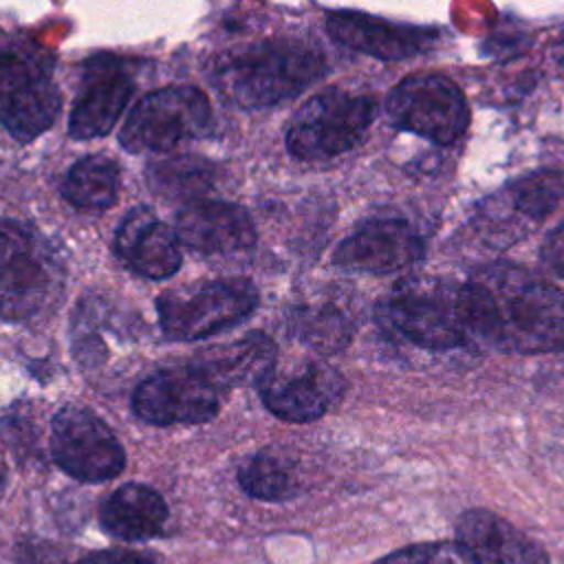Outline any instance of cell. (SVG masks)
<instances>
[{"label":"cell","instance_id":"6","mask_svg":"<svg viewBox=\"0 0 564 564\" xmlns=\"http://www.w3.org/2000/svg\"><path fill=\"white\" fill-rule=\"evenodd\" d=\"M386 115L394 128L438 145L458 141L469 126L465 95L438 73H416L401 79L386 99Z\"/></svg>","mask_w":564,"mask_h":564},{"label":"cell","instance_id":"16","mask_svg":"<svg viewBox=\"0 0 564 564\" xmlns=\"http://www.w3.org/2000/svg\"><path fill=\"white\" fill-rule=\"evenodd\" d=\"M456 542L476 564H551L540 542L489 509H467L456 522Z\"/></svg>","mask_w":564,"mask_h":564},{"label":"cell","instance_id":"18","mask_svg":"<svg viewBox=\"0 0 564 564\" xmlns=\"http://www.w3.org/2000/svg\"><path fill=\"white\" fill-rule=\"evenodd\" d=\"M117 256L139 275L165 280L181 267V240L154 212L134 207L115 234Z\"/></svg>","mask_w":564,"mask_h":564},{"label":"cell","instance_id":"22","mask_svg":"<svg viewBox=\"0 0 564 564\" xmlns=\"http://www.w3.org/2000/svg\"><path fill=\"white\" fill-rule=\"evenodd\" d=\"M240 487L258 500L280 502L297 491L293 463L278 449H262L245 458L238 467Z\"/></svg>","mask_w":564,"mask_h":564},{"label":"cell","instance_id":"3","mask_svg":"<svg viewBox=\"0 0 564 564\" xmlns=\"http://www.w3.org/2000/svg\"><path fill=\"white\" fill-rule=\"evenodd\" d=\"M258 306V291L245 278L178 286L156 300L163 333L176 341L216 335L247 319Z\"/></svg>","mask_w":564,"mask_h":564},{"label":"cell","instance_id":"19","mask_svg":"<svg viewBox=\"0 0 564 564\" xmlns=\"http://www.w3.org/2000/svg\"><path fill=\"white\" fill-rule=\"evenodd\" d=\"M192 366L218 390L247 383L258 386L275 366V344L264 333H247L240 339L203 350Z\"/></svg>","mask_w":564,"mask_h":564},{"label":"cell","instance_id":"10","mask_svg":"<svg viewBox=\"0 0 564 564\" xmlns=\"http://www.w3.org/2000/svg\"><path fill=\"white\" fill-rule=\"evenodd\" d=\"M55 286L51 260L18 220L0 218V317L24 322L40 313Z\"/></svg>","mask_w":564,"mask_h":564},{"label":"cell","instance_id":"21","mask_svg":"<svg viewBox=\"0 0 564 564\" xmlns=\"http://www.w3.org/2000/svg\"><path fill=\"white\" fill-rule=\"evenodd\" d=\"M64 198L82 212H104L119 196V167L101 154L79 159L62 185Z\"/></svg>","mask_w":564,"mask_h":564},{"label":"cell","instance_id":"17","mask_svg":"<svg viewBox=\"0 0 564 564\" xmlns=\"http://www.w3.org/2000/svg\"><path fill=\"white\" fill-rule=\"evenodd\" d=\"M326 31L335 42L383 62L414 57L434 42L432 31L394 24L357 11L328 13Z\"/></svg>","mask_w":564,"mask_h":564},{"label":"cell","instance_id":"29","mask_svg":"<svg viewBox=\"0 0 564 564\" xmlns=\"http://www.w3.org/2000/svg\"><path fill=\"white\" fill-rule=\"evenodd\" d=\"M553 57L557 62V66L564 70V35L557 40V44L553 46Z\"/></svg>","mask_w":564,"mask_h":564},{"label":"cell","instance_id":"8","mask_svg":"<svg viewBox=\"0 0 564 564\" xmlns=\"http://www.w3.org/2000/svg\"><path fill=\"white\" fill-rule=\"evenodd\" d=\"M381 328L427 350H452L469 341L458 304V289L430 291L403 284L377 304Z\"/></svg>","mask_w":564,"mask_h":564},{"label":"cell","instance_id":"4","mask_svg":"<svg viewBox=\"0 0 564 564\" xmlns=\"http://www.w3.org/2000/svg\"><path fill=\"white\" fill-rule=\"evenodd\" d=\"M375 119V99L341 88L311 97L291 119L286 148L295 159L324 161L359 145Z\"/></svg>","mask_w":564,"mask_h":564},{"label":"cell","instance_id":"30","mask_svg":"<svg viewBox=\"0 0 564 564\" xmlns=\"http://www.w3.org/2000/svg\"><path fill=\"white\" fill-rule=\"evenodd\" d=\"M2 480H4V469H2V463H0V487H2Z\"/></svg>","mask_w":564,"mask_h":564},{"label":"cell","instance_id":"26","mask_svg":"<svg viewBox=\"0 0 564 564\" xmlns=\"http://www.w3.org/2000/svg\"><path fill=\"white\" fill-rule=\"evenodd\" d=\"M15 557L20 564H77L73 549L42 538H26L18 542Z\"/></svg>","mask_w":564,"mask_h":564},{"label":"cell","instance_id":"25","mask_svg":"<svg viewBox=\"0 0 564 564\" xmlns=\"http://www.w3.org/2000/svg\"><path fill=\"white\" fill-rule=\"evenodd\" d=\"M375 564H476L460 542H421L392 551Z\"/></svg>","mask_w":564,"mask_h":564},{"label":"cell","instance_id":"1","mask_svg":"<svg viewBox=\"0 0 564 564\" xmlns=\"http://www.w3.org/2000/svg\"><path fill=\"white\" fill-rule=\"evenodd\" d=\"M458 304L469 339L518 355L564 350V293L522 267H482L458 286Z\"/></svg>","mask_w":564,"mask_h":564},{"label":"cell","instance_id":"14","mask_svg":"<svg viewBox=\"0 0 564 564\" xmlns=\"http://www.w3.org/2000/svg\"><path fill=\"white\" fill-rule=\"evenodd\" d=\"M132 77L115 57H95L86 64L84 79L68 119L73 139L106 137L132 95Z\"/></svg>","mask_w":564,"mask_h":564},{"label":"cell","instance_id":"27","mask_svg":"<svg viewBox=\"0 0 564 564\" xmlns=\"http://www.w3.org/2000/svg\"><path fill=\"white\" fill-rule=\"evenodd\" d=\"M542 260L544 264L564 278V223H560L542 245Z\"/></svg>","mask_w":564,"mask_h":564},{"label":"cell","instance_id":"15","mask_svg":"<svg viewBox=\"0 0 564 564\" xmlns=\"http://www.w3.org/2000/svg\"><path fill=\"white\" fill-rule=\"evenodd\" d=\"M181 245L205 256H229L256 245L251 216L236 203L194 200L176 218L174 227Z\"/></svg>","mask_w":564,"mask_h":564},{"label":"cell","instance_id":"12","mask_svg":"<svg viewBox=\"0 0 564 564\" xmlns=\"http://www.w3.org/2000/svg\"><path fill=\"white\" fill-rule=\"evenodd\" d=\"M346 390L344 377L324 364L300 368L273 366L258 383L267 410L289 423H311L324 416Z\"/></svg>","mask_w":564,"mask_h":564},{"label":"cell","instance_id":"23","mask_svg":"<svg viewBox=\"0 0 564 564\" xmlns=\"http://www.w3.org/2000/svg\"><path fill=\"white\" fill-rule=\"evenodd\" d=\"M212 165L194 156H172L148 167V185L156 196L194 203L212 189Z\"/></svg>","mask_w":564,"mask_h":564},{"label":"cell","instance_id":"2","mask_svg":"<svg viewBox=\"0 0 564 564\" xmlns=\"http://www.w3.org/2000/svg\"><path fill=\"white\" fill-rule=\"evenodd\" d=\"M326 73L324 55L300 40H267L229 55L218 88L242 108H267L306 90Z\"/></svg>","mask_w":564,"mask_h":564},{"label":"cell","instance_id":"11","mask_svg":"<svg viewBox=\"0 0 564 564\" xmlns=\"http://www.w3.org/2000/svg\"><path fill=\"white\" fill-rule=\"evenodd\" d=\"M134 414L150 425H200L220 410V390L194 366L163 368L132 394Z\"/></svg>","mask_w":564,"mask_h":564},{"label":"cell","instance_id":"9","mask_svg":"<svg viewBox=\"0 0 564 564\" xmlns=\"http://www.w3.org/2000/svg\"><path fill=\"white\" fill-rule=\"evenodd\" d=\"M55 465L82 482H101L121 474L126 454L108 423L93 410L66 405L51 421Z\"/></svg>","mask_w":564,"mask_h":564},{"label":"cell","instance_id":"7","mask_svg":"<svg viewBox=\"0 0 564 564\" xmlns=\"http://www.w3.org/2000/svg\"><path fill=\"white\" fill-rule=\"evenodd\" d=\"M59 106V90L42 55L22 46L0 51V121L18 141L46 132Z\"/></svg>","mask_w":564,"mask_h":564},{"label":"cell","instance_id":"28","mask_svg":"<svg viewBox=\"0 0 564 564\" xmlns=\"http://www.w3.org/2000/svg\"><path fill=\"white\" fill-rule=\"evenodd\" d=\"M77 564H152V562L132 551L110 549V551H97L86 557H79Z\"/></svg>","mask_w":564,"mask_h":564},{"label":"cell","instance_id":"5","mask_svg":"<svg viewBox=\"0 0 564 564\" xmlns=\"http://www.w3.org/2000/svg\"><path fill=\"white\" fill-rule=\"evenodd\" d=\"M212 106L194 86H165L141 97L121 126L128 152H163L207 132Z\"/></svg>","mask_w":564,"mask_h":564},{"label":"cell","instance_id":"20","mask_svg":"<svg viewBox=\"0 0 564 564\" xmlns=\"http://www.w3.org/2000/svg\"><path fill=\"white\" fill-rule=\"evenodd\" d=\"M167 520V505L148 485L128 482L117 487L99 507L101 529L123 542L150 540L161 533Z\"/></svg>","mask_w":564,"mask_h":564},{"label":"cell","instance_id":"24","mask_svg":"<svg viewBox=\"0 0 564 564\" xmlns=\"http://www.w3.org/2000/svg\"><path fill=\"white\" fill-rule=\"evenodd\" d=\"M291 333L308 348L330 355L348 346L352 337L350 319L335 306H306L295 311Z\"/></svg>","mask_w":564,"mask_h":564},{"label":"cell","instance_id":"13","mask_svg":"<svg viewBox=\"0 0 564 564\" xmlns=\"http://www.w3.org/2000/svg\"><path fill=\"white\" fill-rule=\"evenodd\" d=\"M421 256L423 240L405 220L377 218L344 238L333 262L348 271L390 273L414 264Z\"/></svg>","mask_w":564,"mask_h":564}]
</instances>
